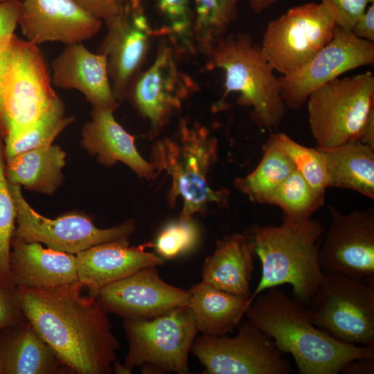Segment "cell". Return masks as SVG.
Listing matches in <instances>:
<instances>
[{
	"label": "cell",
	"instance_id": "cell-1",
	"mask_svg": "<svg viewBox=\"0 0 374 374\" xmlns=\"http://www.w3.org/2000/svg\"><path fill=\"white\" fill-rule=\"evenodd\" d=\"M81 284L55 290L17 287L25 319L73 373L110 374L120 342L108 312Z\"/></svg>",
	"mask_w": 374,
	"mask_h": 374
},
{
	"label": "cell",
	"instance_id": "cell-2",
	"mask_svg": "<svg viewBox=\"0 0 374 374\" xmlns=\"http://www.w3.org/2000/svg\"><path fill=\"white\" fill-rule=\"evenodd\" d=\"M245 316L292 356L301 374H337L351 360L374 358V346L346 344L316 327L305 305L278 287L256 295Z\"/></svg>",
	"mask_w": 374,
	"mask_h": 374
},
{
	"label": "cell",
	"instance_id": "cell-3",
	"mask_svg": "<svg viewBox=\"0 0 374 374\" xmlns=\"http://www.w3.org/2000/svg\"><path fill=\"white\" fill-rule=\"evenodd\" d=\"M324 229L311 217L279 226H256L246 233L261 262L260 280L250 300L283 284L292 287L293 298L307 305L323 278L319 259Z\"/></svg>",
	"mask_w": 374,
	"mask_h": 374
},
{
	"label": "cell",
	"instance_id": "cell-4",
	"mask_svg": "<svg viewBox=\"0 0 374 374\" xmlns=\"http://www.w3.org/2000/svg\"><path fill=\"white\" fill-rule=\"evenodd\" d=\"M217 140L198 122L180 120L176 135L163 137L152 146L150 162L158 174L171 177L167 199L170 207L183 200L179 220L188 222L196 213H203L212 203L222 204L226 190H215L208 174L217 154Z\"/></svg>",
	"mask_w": 374,
	"mask_h": 374
},
{
	"label": "cell",
	"instance_id": "cell-5",
	"mask_svg": "<svg viewBox=\"0 0 374 374\" xmlns=\"http://www.w3.org/2000/svg\"><path fill=\"white\" fill-rule=\"evenodd\" d=\"M59 96L37 45L15 34L0 39V134H23Z\"/></svg>",
	"mask_w": 374,
	"mask_h": 374
},
{
	"label": "cell",
	"instance_id": "cell-6",
	"mask_svg": "<svg viewBox=\"0 0 374 374\" xmlns=\"http://www.w3.org/2000/svg\"><path fill=\"white\" fill-rule=\"evenodd\" d=\"M206 54L209 66L224 72L222 99L230 93H238V103L252 108L251 118L257 125H279L286 111L279 80L261 46L249 34L226 35Z\"/></svg>",
	"mask_w": 374,
	"mask_h": 374
},
{
	"label": "cell",
	"instance_id": "cell-7",
	"mask_svg": "<svg viewBox=\"0 0 374 374\" xmlns=\"http://www.w3.org/2000/svg\"><path fill=\"white\" fill-rule=\"evenodd\" d=\"M128 351L125 374L140 367L143 373H188V356L198 330L188 305L154 319L123 320Z\"/></svg>",
	"mask_w": 374,
	"mask_h": 374
},
{
	"label": "cell",
	"instance_id": "cell-8",
	"mask_svg": "<svg viewBox=\"0 0 374 374\" xmlns=\"http://www.w3.org/2000/svg\"><path fill=\"white\" fill-rule=\"evenodd\" d=\"M307 101L317 148L339 146L357 139L374 112V75L367 71L337 78L313 91Z\"/></svg>",
	"mask_w": 374,
	"mask_h": 374
},
{
	"label": "cell",
	"instance_id": "cell-9",
	"mask_svg": "<svg viewBox=\"0 0 374 374\" xmlns=\"http://www.w3.org/2000/svg\"><path fill=\"white\" fill-rule=\"evenodd\" d=\"M305 307L312 323L334 339L374 346V285L323 272Z\"/></svg>",
	"mask_w": 374,
	"mask_h": 374
},
{
	"label": "cell",
	"instance_id": "cell-10",
	"mask_svg": "<svg viewBox=\"0 0 374 374\" xmlns=\"http://www.w3.org/2000/svg\"><path fill=\"white\" fill-rule=\"evenodd\" d=\"M336 26V13L330 4H303L270 21L260 46L274 70L288 75L331 40Z\"/></svg>",
	"mask_w": 374,
	"mask_h": 374
},
{
	"label": "cell",
	"instance_id": "cell-11",
	"mask_svg": "<svg viewBox=\"0 0 374 374\" xmlns=\"http://www.w3.org/2000/svg\"><path fill=\"white\" fill-rule=\"evenodd\" d=\"M10 187L16 206L12 238L16 240L43 243L52 249L76 255L100 244L129 242L136 229L134 220L100 229L95 225L91 216L81 212L68 213L54 219L46 217L29 205L20 186L10 184Z\"/></svg>",
	"mask_w": 374,
	"mask_h": 374
},
{
	"label": "cell",
	"instance_id": "cell-12",
	"mask_svg": "<svg viewBox=\"0 0 374 374\" xmlns=\"http://www.w3.org/2000/svg\"><path fill=\"white\" fill-rule=\"evenodd\" d=\"M235 337H196L192 353L208 374H289L291 363L266 333L249 319Z\"/></svg>",
	"mask_w": 374,
	"mask_h": 374
},
{
	"label": "cell",
	"instance_id": "cell-13",
	"mask_svg": "<svg viewBox=\"0 0 374 374\" xmlns=\"http://www.w3.org/2000/svg\"><path fill=\"white\" fill-rule=\"evenodd\" d=\"M171 40L160 43L154 60L139 71L127 90V98L137 112L150 123V136L163 130L197 85L178 64L179 49Z\"/></svg>",
	"mask_w": 374,
	"mask_h": 374
},
{
	"label": "cell",
	"instance_id": "cell-14",
	"mask_svg": "<svg viewBox=\"0 0 374 374\" xmlns=\"http://www.w3.org/2000/svg\"><path fill=\"white\" fill-rule=\"evenodd\" d=\"M374 63V42L337 26L331 40L308 62L278 78L286 107L300 109L316 89L341 74Z\"/></svg>",
	"mask_w": 374,
	"mask_h": 374
},
{
	"label": "cell",
	"instance_id": "cell-15",
	"mask_svg": "<svg viewBox=\"0 0 374 374\" xmlns=\"http://www.w3.org/2000/svg\"><path fill=\"white\" fill-rule=\"evenodd\" d=\"M329 209L331 222L319 252L322 271L374 285L373 208L348 213Z\"/></svg>",
	"mask_w": 374,
	"mask_h": 374
},
{
	"label": "cell",
	"instance_id": "cell-16",
	"mask_svg": "<svg viewBox=\"0 0 374 374\" xmlns=\"http://www.w3.org/2000/svg\"><path fill=\"white\" fill-rule=\"evenodd\" d=\"M107 33L98 53L105 55L108 75L116 100L126 96L130 83L140 71L150 47L157 36L143 12L141 0H124L120 12L105 20Z\"/></svg>",
	"mask_w": 374,
	"mask_h": 374
},
{
	"label": "cell",
	"instance_id": "cell-17",
	"mask_svg": "<svg viewBox=\"0 0 374 374\" xmlns=\"http://www.w3.org/2000/svg\"><path fill=\"white\" fill-rule=\"evenodd\" d=\"M97 299L111 314L128 319H151L188 305V290L167 283L157 267H148L103 287Z\"/></svg>",
	"mask_w": 374,
	"mask_h": 374
},
{
	"label": "cell",
	"instance_id": "cell-18",
	"mask_svg": "<svg viewBox=\"0 0 374 374\" xmlns=\"http://www.w3.org/2000/svg\"><path fill=\"white\" fill-rule=\"evenodd\" d=\"M19 25L27 40L37 45L49 42L68 45L95 36L102 20L73 0H24Z\"/></svg>",
	"mask_w": 374,
	"mask_h": 374
},
{
	"label": "cell",
	"instance_id": "cell-19",
	"mask_svg": "<svg viewBox=\"0 0 374 374\" xmlns=\"http://www.w3.org/2000/svg\"><path fill=\"white\" fill-rule=\"evenodd\" d=\"M10 276L15 287L55 290L80 284L74 254L12 238Z\"/></svg>",
	"mask_w": 374,
	"mask_h": 374
},
{
	"label": "cell",
	"instance_id": "cell-20",
	"mask_svg": "<svg viewBox=\"0 0 374 374\" xmlns=\"http://www.w3.org/2000/svg\"><path fill=\"white\" fill-rule=\"evenodd\" d=\"M51 70L53 84L79 91L93 108L115 111L118 107L105 55L91 52L82 43L68 44L53 60Z\"/></svg>",
	"mask_w": 374,
	"mask_h": 374
},
{
	"label": "cell",
	"instance_id": "cell-21",
	"mask_svg": "<svg viewBox=\"0 0 374 374\" xmlns=\"http://www.w3.org/2000/svg\"><path fill=\"white\" fill-rule=\"evenodd\" d=\"M146 244L130 247L129 242L98 244L75 255L78 280L97 296L107 285L148 267L164 264L157 254L145 251Z\"/></svg>",
	"mask_w": 374,
	"mask_h": 374
},
{
	"label": "cell",
	"instance_id": "cell-22",
	"mask_svg": "<svg viewBox=\"0 0 374 374\" xmlns=\"http://www.w3.org/2000/svg\"><path fill=\"white\" fill-rule=\"evenodd\" d=\"M114 112L93 107L91 119L81 131V146L105 167L121 162L139 177L148 181L154 180L159 174L151 162L146 161L138 152L135 137L116 121Z\"/></svg>",
	"mask_w": 374,
	"mask_h": 374
},
{
	"label": "cell",
	"instance_id": "cell-23",
	"mask_svg": "<svg viewBox=\"0 0 374 374\" xmlns=\"http://www.w3.org/2000/svg\"><path fill=\"white\" fill-rule=\"evenodd\" d=\"M255 251L246 233L218 240L202 268V278L220 290L250 299Z\"/></svg>",
	"mask_w": 374,
	"mask_h": 374
},
{
	"label": "cell",
	"instance_id": "cell-24",
	"mask_svg": "<svg viewBox=\"0 0 374 374\" xmlns=\"http://www.w3.org/2000/svg\"><path fill=\"white\" fill-rule=\"evenodd\" d=\"M0 339L2 374L73 373L26 319Z\"/></svg>",
	"mask_w": 374,
	"mask_h": 374
},
{
	"label": "cell",
	"instance_id": "cell-25",
	"mask_svg": "<svg viewBox=\"0 0 374 374\" xmlns=\"http://www.w3.org/2000/svg\"><path fill=\"white\" fill-rule=\"evenodd\" d=\"M188 292V305L194 314L198 332L205 335H226L233 331L251 303L250 299L220 290L203 280Z\"/></svg>",
	"mask_w": 374,
	"mask_h": 374
},
{
	"label": "cell",
	"instance_id": "cell-26",
	"mask_svg": "<svg viewBox=\"0 0 374 374\" xmlns=\"http://www.w3.org/2000/svg\"><path fill=\"white\" fill-rule=\"evenodd\" d=\"M66 154L55 144L6 158L5 172L10 184L45 195L53 194L64 181Z\"/></svg>",
	"mask_w": 374,
	"mask_h": 374
},
{
	"label": "cell",
	"instance_id": "cell-27",
	"mask_svg": "<svg viewBox=\"0 0 374 374\" xmlns=\"http://www.w3.org/2000/svg\"><path fill=\"white\" fill-rule=\"evenodd\" d=\"M319 150L324 157L329 187L352 190L374 199V148L352 139Z\"/></svg>",
	"mask_w": 374,
	"mask_h": 374
},
{
	"label": "cell",
	"instance_id": "cell-28",
	"mask_svg": "<svg viewBox=\"0 0 374 374\" xmlns=\"http://www.w3.org/2000/svg\"><path fill=\"white\" fill-rule=\"evenodd\" d=\"M262 151L257 167L247 176L237 178L234 185L253 203L270 204L276 189L295 168L278 146L274 134L265 142Z\"/></svg>",
	"mask_w": 374,
	"mask_h": 374
},
{
	"label": "cell",
	"instance_id": "cell-29",
	"mask_svg": "<svg viewBox=\"0 0 374 374\" xmlns=\"http://www.w3.org/2000/svg\"><path fill=\"white\" fill-rule=\"evenodd\" d=\"M240 0H193V39L204 53L226 35L238 15Z\"/></svg>",
	"mask_w": 374,
	"mask_h": 374
},
{
	"label": "cell",
	"instance_id": "cell-30",
	"mask_svg": "<svg viewBox=\"0 0 374 374\" xmlns=\"http://www.w3.org/2000/svg\"><path fill=\"white\" fill-rule=\"evenodd\" d=\"M74 121V117L65 115L64 103L58 97L23 134L5 143L6 158L53 144L55 138Z\"/></svg>",
	"mask_w": 374,
	"mask_h": 374
},
{
	"label": "cell",
	"instance_id": "cell-31",
	"mask_svg": "<svg viewBox=\"0 0 374 374\" xmlns=\"http://www.w3.org/2000/svg\"><path fill=\"white\" fill-rule=\"evenodd\" d=\"M324 202V194L315 190L294 170L273 195L270 204L279 206L284 218L299 222L311 217Z\"/></svg>",
	"mask_w": 374,
	"mask_h": 374
},
{
	"label": "cell",
	"instance_id": "cell-32",
	"mask_svg": "<svg viewBox=\"0 0 374 374\" xmlns=\"http://www.w3.org/2000/svg\"><path fill=\"white\" fill-rule=\"evenodd\" d=\"M5 142L0 134V285L15 291L10 257L16 225V206L5 172Z\"/></svg>",
	"mask_w": 374,
	"mask_h": 374
},
{
	"label": "cell",
	"instance_id": "cell-33",
	"mask_svg": "<svg viewBox=\"0 0 374 374\" xmlns=\"http://www.w3.org/2000/svg\"><path fill=\"white\" fill-rule=\"evenodd\" d=\"M274 135L278 146L291 160L295 170L315 190L325 195L329 181L321 150L301 145L284 133Z\"/></svg>",
	"mask_w": 374,
	"mask_h": 374
},
{
	"label": "cell",
	"instance_id": "cell-34",
	"mask_svg": "<svg viewBox=\"0 0 374 374\" xmlns=\"http://www.w3.org/2000/svg\"><path fill=\"white\" fill-rule=\"evenodd\" d=\"M199 231L191 220L188 222H171L159 233L154 243H147V247L154 248L161 258L170 260L193 249L198 242Z\"/></svg>",
	"mask_w": 374,
	"mask_h": 374
},
{
	"label": "cell",
	"instance_id": "cell-35",
	"mask_svg": "<svg viewBox=\"0 0 374 374\" xmlns=\"http://www.w3.org/2000/svg\"><path fill=\"white\" fill-rule=\"evenodd\" d=\"M154 2L167 21V25L157 30L159 36H169L175 44L181 40L187 48H191L193 19L188 0H154Z\"/></svg>",
	"mask_w": 374,
	"mask_h": 374
},
{
	"label": "cell",
	"instance_id": "cell-36",
	"mask_svg": "<svg viewBox=\"0 0 374 374\" xmlns=\"http://www.w3.org/2000/svg\"><path fill=\"white\" fill-rule=\"evenodd\" d=\"M330 4L335 11L337 26L351 30L374 0H321Z\"/></svg>",
	"mask_w": 374,
	"mask_h": 374
},
{
	"label": "cell",
	"instance_id": "cell-37",
	"mask_svg": "<svg viewBox=\"0 0 374 374\" xmlns=\"http://www.w3.org/2000/svg\"><path fill=\"white\" fill-rule=\"evenodd\" d=\"M24 319L16 299L15 291L0 285V332Z\"/></svg>",
	"mask_w": 374,
	"mask_h": 374
},
{
	"label": "cell",
	"instance_id": "cell-38",
	"mask_svg": "<svg viewBox=\"0 0 374 374\" xmlns=\"http://www.w3.org/2000/svg\"><path fill=\"white\" fill-rule=\"evenodd\" d=\"M80 8L100 20H106L117 15L124 0H73Z\"/></svg>",
	"mask_w": 374,
	"mask_h": 374
},
{
	"label": "cell",
	"instance_id": "cell-39",
	"mask_svg": "<svg viewBox=\"0 0 374 374\" xmlns=\"http://www.w3.org/2000/svg\"><path fill=\"white\" fill-rule=\"evenodd\" d=\"M21 1L0 2V39L14 34L21 14Z\"/></svg>",
	"mask_w": 374,
	"mask_h": 374
},
{
	"label": "cell",
	"instance_id": "cell-40",
	"mask_svg": "<svg viewBox=\"0 0 374 374\" xmlns=\"http://www.w3.org/2000/svg\"><path fill=\"white\" fill-rule=\"evenodd\" d=\"M351 30L356 37L374 42V3L368 6Z\"/></svg>",
	"mask_w": 374,
	"mask_h": 374
},
{
	"label": "cell",
	"instance_id": "cell-41",
	"mask_svg": "<svg viewBox=\"0 0 374 374\" xmlns=\"http://www.w3.org/2000/svg\"><path fill=\"white\" fill-rule=\"evenodd\" d=\"M344 374H373L374 358H358L348 362L341 370Z\"/></svg>",
	"mask_w": 374,
	"mask_h": 374
},
{
	"label": "cell",
	"instance_id": "cell-42",
	"mask_svg": "<svg viewBox=\"0 0 374 374\" xmlns=\"http://www.w3.org/2000/svg\"><path fill=\"white\" fill-rule=\"evenodd\" d=\"M357 139L374 148V112L369 116Z\"/></svg>",
	"mask_w": 374,
	"mask_h": 374
},
{
	"label": "cell",
	"instance_id": "cell-43",
	"mask_svg": "<svg viewBox=\"0 0 374 374\" xmlns=\"http://www.w3.org/2000/svg\"><path fill=\"white\" fill-rule=\"evenodd\" d=\"M277 0H249V4L256 13H260L273 5Z\"/></svg>",
	"mask_w": 374,
	"mask_h": 374
},
{
	"label": "cell",
	"instance_id": "cell-44",
	"mask_svg": "<svg viewBox=\"0 0 374 374\" xmlns=\"http://www.w3.org/2000/svg\"><path fill=\"white\" fill-rule=\"evenodd\" d=\"M22 1L24 0H0V2H6V1Z\"/></svg>",
	"mask_w": 374,
	"mask_h": 374
},
{
	"label": "cell",
	"instance_id": "cell-45",
	"mask_svg": "<svg viewBox=\"0 0 374 374\" xmlns=\"http://www.w3.org/2000/svg\"><path fill=\"white\" fill-rule=\"evenodd\" d=\"M0 374H2L1 366V361H0Z\"/></svg>",
	"mask_w": 374,
	"mask_h": 374
}]
</instances>
